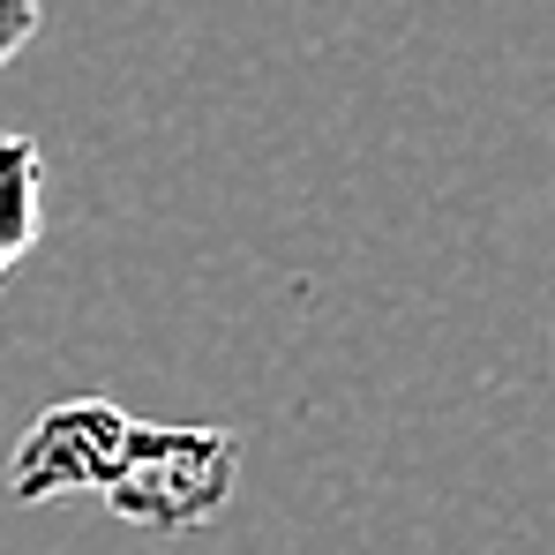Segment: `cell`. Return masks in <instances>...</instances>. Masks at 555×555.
Masks as SVG:
<instances>
[{
  "label": "cell",
  "mask_w": 555,
  "mask_h": 555,
  "mask_svg": "<svg viewBox=\"0 0 555 555\" xmlns=\"http://www.w3.org/2000/svg\"><path fill=\"white\" fill-rule=\"evenodd\" d=\"M241 480V443L225 428H158V421H128V443L105 473V503L128 526L151 533H188L203 518H218L233 503Z\"/></svg>",
  "instance_id": "1"
},
{
  "label": "cell",
  "mask_w": 555,
  "mask_h": 555,
  "mask_svg": "<svg viewBox=\"0 0 555 555\" xmlns=\"http://www.w3.org/2000/svg\"><path fill=\"white\" fill-rule=\"evenodd\" d=\"M128 443V413L105 398H68L53 413H38V428L15 451V495L23 503H53V495H98L105 473Z\"/></svg>",
  "instance_id": "2"
},
{
  "label": "cell",
  "mask_w": 555,
  "mask_h": 555,
  "mask_svg": "<svg viewBox=\"0 0 555 555\" xmlns=\"http://www.w3.org/2000/svg\"><path fill=\"white\" fill-rule=\"evenodd\" d=\"M46 233V151L0 128V278L15 271Z\"/></svg>",
  "instance_id": "3"
},
{
  "label": "cell",
  "mask_w": 555,
  "mask_h": 555,
  "mask_svg": "<svg viewBox=\"0 0 555 555\" xmlns=\"http://www.w3.org/2000/svg\"><path fill=\"white\" fill-rule=\"evenodd\" d=\"M38 23H46V0H0V68L38 38Z\"/></svg>",
  "instance_id": "4"
}]
</instances>
